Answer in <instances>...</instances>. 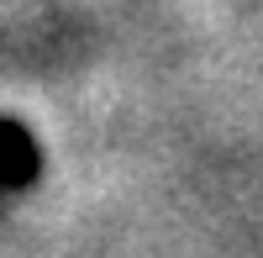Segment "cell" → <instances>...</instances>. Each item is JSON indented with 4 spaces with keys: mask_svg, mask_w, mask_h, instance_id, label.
Instances as JSON below:
<instances>
[{
    "mask_svg": "<svg viewBox=\"0 0 263 258\" xmlns=\"http://www.w3.org/2000/svg\"><path fill=\"white\" fill-rule=\"evenodd\" d=\"M42 174V148L21 121L0 116V185L6 190H27Z\"/></svg>",
    "mask_w": 263,
    "mask_h": 258,
    "instance_id": "cell-1",
    "label": "cell"
}]
</instances>
